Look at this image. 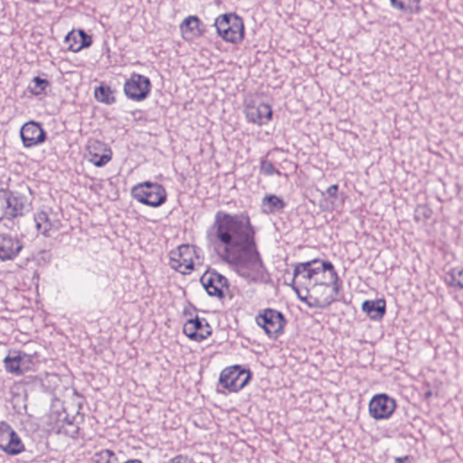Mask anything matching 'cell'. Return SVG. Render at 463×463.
Wrapping results in <instances>:
<instances>
[{
  "label": "cell",
  "instance_id": "obj_31",
  "mask_svg": "<svg viewBox=\"0 0 463 463\" xmlns=\"http://www.w3.org/2000/svg\"><path fill=\"white\" fill-rule=\"evenodd\" d=\"M415 219L417 220H427L428 218H430V216L432 215V210L430 208L427 207V205H424V207H422V205H420V207H418L417 208V210H415Z\"/></svg>",
  "mask_w": 463,
  "mask_h": 463
},
{
  "label": "cell",
  "instance_id": "obj_28",
  "mask_svg": "<svg viewBox=\"0 0 463 463\" xmlns=\"http://www.w3.org/2000/svg\"><path fill=\"white\" fill-rule=\"evenodd\" d=\"M36 225L39 232L43 235L49 236L54 228L52 219L47 213L40 211L35 215Z\"/></svg>",
  "mask_w": 463,
  "mask_h": 463
},
{
  "label": "cell",
  "instance_id": "obj_6",
  "mask_svg": "<svg viewBox=\"0 0 463 463\" xmlns=\"http://www.w3.org/2000/svg\"><path fill=\"white\" fill-rule=\"evenodd\" d=\"M131 194L135 200L150 208L162 207L168 200L167 190L156 182L145 181L135 185Z\"/></svg>",
  "mask_w": 463,
  "mask_h": 463
},
{
  "label": "cell",
  "instance_id": "obj_2",
  "mask_svg": "<svg viewBox=\"0 0 463 463\" xmlns=\"http://www.w3.org/2000/svg\"><path fill=\"white\" fill-rule=\"evenodd\" d=\"M292 288L312 307H327L342 296V283L335 267L327 260L314 259L294 268Z\"/></svg>",
  "mask_w": 463,
  "mask_h": 463
},
{
  "label": "cell",
  "instance_id": "obj_8",
  "mask_svg": "<svg viewBox=\"0 0 463 463\" xmlns=\"http://www.w3.org/2000/svg\"><path fill=\"white\" fill-rule=\"evenodd\" d=\"M257 325L265 331L272 340L279 339L285 333L287 319L279 310L267 307L262 310L255 317Z\"/></svg>",
  "mask_w": 463,
  "mask_h": 463
},
{
  "label": "cell",
  "instance_id": "obj_19",
  "mask_svg": "<svg viewBox=\"0 0 463 463\" xmlns=\"http://www.w3.org/2000/svg\"><path fill=\"white\" fill-rule=\"evenodd\" d=\"M93 36L83 29H73L67 34L64 44L70 52L77 54L93 46Z\"/></svg>",
  "mask_w": 463,
  "mask_h": 463
},
{
  "label": "cell",
  "instance_id": "obj_10",
  "mask_svg": "<svg viewBox=\"0 0 463 463\" xmlns=\"http://www.w3.org/2000/svg\"><path fill=\"white\" fill-rule=\"evenodd\" d=\"M200 283L208 295L214 298L225 300L231 293V285L228 278L215 269L208 268L202 275Z\"/></svg>",
  "mask_w": 463,
  "mask_h": 463
},
{
  "label": "cell",
  "instance_id": "obj_9",
  "mask_svg": "<svg viewBox=\"0 0 463 463\" xmlns=\"http://www.w3.org/2000/svg\"><path fill=\"white\" fill-rule=\"evenodd\" d=\"M39 363L37 355H29L21 350H10L4 360L6 370L15 376H23L35 370Z\"/></svg>",
  "mask_w": 463,
  "mask_h": 463
},
{
  "label": "cell",
  "instance_id": "obj_24",
  "mask_svg": "<svg viewBox=\"0 0 463 463\" xmlns=\"http://www.w3.org/2000/svg\"><path fill=\"white\" fill-rule=\"evenodd\" d=\"M94 98L98 103L113 106L117 101L116 91L106 83H101L94 90Z\"/></svg>",
  "mask_w": 463,
  "mask_h": 463
},
{
  "label": "cell",
  "instance_id": "obj_34",
  "mask_svg": "<svg viewBox=\"0 0 463 463\" xmlns=\"http://www.w3.org/2000/svg\"><path fill=\"white\" fill-rule=\"evenodd\" d=\"M125 463H143V462L138 461V459H131V461H128Z\"/></svg>",
  "mask_w": 463,
  "mask_h": 463
},
{
  "label": "cell",
  "instance_id": "obj_27",
  "mask_svg": "<svg viewBox=\"0 0 463 463\" xmlns=\"http://www.w3.org/2000/svg\"><path fill=\"white\" fill-rule=\"evenodd\" d=\"M446 283L452 288L463 290V267L457 266L447 273Z\"/></svg>",
  "mask_w": 463,
  "mask_h": 463
},
{
  "label": "cell",
  "instance_id": "obj_32",
  "mask_svg": "<svg viewBox=\"0 0 463 463\" xmlns=\"http://www.w3.org/2000/svg\"><path fill=\"white\" fill-rule=\"evenodd\" d=\"M167 463H195L191 458L185 455H178L175 458H172Z\"/></svg>",
  "mask_w": 463,
  "mask_h": 463
},
{
  "label": "cell",
  "instance_id": "obj_18",
  "mask_svg": "<svg viewBox=\"0 0 463 463\" xmlns=\"http://www.w3.org/2000/svg\"><path fill=\"white\" fill-rule=\"evenodd\" d=\"M179 29H180L182 39L188 42L194 41V40L204 36L207 32V26H205V23L199 16L195 15L187 16L181 22Z\"/></svg>",
  "mask_w": 463,
  "mask_h": 463
},
{
  "label": "cell",
  "instance_id": "obj_12",
  "mask_svg": "<svg viewBox=\"0 0 463 463\" xmlns=\"http://www.w3.org/2000/svg\"><path fill=\"white\" fill-rule=\"evenodd\" d=\"M123 91L128 100L143 103L151 96L152 83L148 77L140 73H133L124 83Z\"/></svg>",
  "mask_w": 463,
  "mask_h": 463
},
{
  "label": "cell",
  "instance_id": "obj_22",
  "mask_svg": "<svg viewBox=\"0 0 463 463\" xmlns=\"http://www.w3.org/2000/svg\"><path fill=\"white\" fill-rule=\"evenodd\" d=\"M362 310L370 320L380 321L387 313V300L384 298L366 300L362 304Z\"/></svg>",
  "mask_w": 463,
  "mask_h": 463
},
{
  "label": "cell",
  "instance_id": "obj_30",
  "mask_svg": "<svg viewBox=\"0 0 463 463\" xmlns=\"http://www.w3.org/2000/svg\"><path fill=\"white\" fill-rule=\"evenodd\" d=\"M260 171H261L263 175H267V177H269V175H280L278 168L273 165L272 161L267 160V158H263L262 161Z\"/></svg>",
  "mask_w": 463,
  "mask_h": 463
},
{
  "label": "cell",
  "instance_id": "obj_20",
  "mask_svg": "<svg viewBox=\"0 0 463 463\" xmlns=\"http://www.w3.org/2000/svg\"><path fill=\"white\" fill-rule=\"evenodd\" d=\"M342 197V192L340 191V185H331L321 195L320 201V210L325 213L336 210L340 205L343 204Z\"/></svg>",
  "mask_w": 463,
  "mask_h": 463
},
{
  "label": "cell",
  "instance_id": "obj_26",
  "mask_svg": "<svg viewBox=\"0 0 463 463\" xmlns=\"http://www.w3.org/2000/svg\"><path fill=\"white\" fill-rule=\"evenodd\" d=\"M390 4L394 9L407 13H417L422 9V3L419 0H393Z\"/></svg>",
  "mask_w": 463,
  "mask_h": 463
},
{
  "label": "cell",
  "instance_id": "obj_29",
  "mask_svg": "<svg viewBox=\"0 0 463 463\" xmlns=\"http://www.w3.org/2000/svg\"><path fill=\"white\" fill-rule=\"evenodd\" d=\"M92 463H120L117 455L111 449H103L93 456Z\"/></svg>",
  "mask_w": 463,
  "mask_h": 463
},
{
  "label": "cell",
  "instance_id": "obj_1",
  "mask_svg": "<svg viewBox=\"0 0 463 463\" xmlns=\"http://www.w3.org/2000/svg\"><path fill=\"white\" fill-rule=\"evenodd\" d=\"M208 242L215 262L248 282L271 285L272 277L257 248L255 228L248 214L216 213Z\"/></svg>",
  "mask_w": 463,
  "mask_h": 463
},
{
  "label": "cell",
  "instance_id": "obj_25",
  "mask_svg": "<svg viewBox=\"0 0 463 463\" xmlns=\"http://www.w3.org/2000/svg\"><path fill=\"white\" fill-rule=\"evenodd\" d=\"M51 87V82L46 76H37L34 77L31 83L26 88V93L30 96L40 97L44 96L49 92Z\"/></svg>",
  "mask_w": 463,
  "mask_h": 463
},
{
  "label": "cell",
  "instance_id": "obj_11",
  "mask_svg": "<svg viewBox=\"0 0 463 463\" xmlns=\"http://www.w3.org/2000/svg\"><path fill=\"white\" fill-rule=\"evenodd\" d=\"M29 202L25 195L20 193L3 189L2 219L13 220L28 212Z\"/></svg>",
  "mask_w": 463,
  "mask_h": 463
},
{
  "label": "cell",
  "instance_id": "obj_4",
  "mask_svg": "<svg viewBox=\"0 0 463 463\" xmlns=\"http://www.w3.org/2000/svg\"><path fill=\"white\" fill-rule=\"evenodd\" d=\"M204 263V252L198 245H179L170 253V265L174 271L180 275H192L198 271Z\"/></svg>",
  "mask_w": 463,
  "mask_h": 463
},
{
  "label": "cell",
  "instance_id": "obj_21",
  "mask_svg": "<svg viewBox=\"0 0 463 463\" xmlns=\"http://www.w3.org/2000/svg\"><path fill=\"white\" fill-rule=\"evenodd\" d=\"M1 260L2 262L11 261L21 253L24 245L19 239L12 236L1 235Z\"/></svg>",
  "mask_w": 463,
  "mask_h": 463
},
{
  "label": "cell",
  "instance_id": "obj_23",
  "mask_svg": "<svg viewBox=\"0 0 463 463\" xmlns=\"http://www.w3.org/2000/svg\"><path fill=\"white\" fill-rule=\"evenodd\" d=\"M286 208V202L275 194H266L262 199V212L266 215L277 214Z\"/></svg>",
  "mask_w": 463,
  "mask_h": 463
},
{
  "label": "cell",
  "instance_id": "obj_3",
  "mask_svg": "<svg viewBox=\"0 0 463 463\" xmlns=\"http://www.w3.org/2000/svg\"><path fill=\"white\" fill-rule=\"evenodd\" d=\"M243 113L249 124L263 127L272 123L275 109L271 96L263 93H250L243 103Z\"/></svg>",
  "mask_w": 463,
  "mask_h": 463
},
{
  "label": "cell",
  "instance_id": "obj_33",
  "mask_svg": "<svg viewBox=\"0 0 463 463\" xmlns=\"http://www.w3.org/2000/svg\"><path fill=\"white\" fill-rule=\"evenodd\" d=\"M395 463H413V458L411 456H404V457L395 459Z\"/></svg>",
  "mask_w": 463,
  "mask_h": 463
},
{
  "label": "cell",
  "instance_id": "obj_16",
  "mask_svg": "<svg viewBox=\"0 0 463 463\" xmlns=\"http://www.w3.org/2000/svg\"><path fill=\"white\" fill-rule=\"evenodd\" d=\"M0 447L6 454L11 456L21 454L26 451V446L21 438L4 421L1 422L0 427Z\"/></svg>",
  "mask_w": 463,
  "mask_h": 463
},
{
  "label": "cell",
  "instance_id": "obj_15",
  "mask_svg": "<svg viewBox=\"0 0 463 463\" xmlns=\"http://www.w3.org/2000/svg\"><path fill=\"white\" fill-rule=\"evenodd\" d=\"M19 136L24 148H32L46 143L47 134L41 123L30 121L20 128Z\"/></svg>",
  "mask_w": 463,
  "mask_h": 463
},
{
  "label": "cell",
  "instance_id": "obj_7",
  "mask_svg": "<svg viewBox=\"0 0 463 463\" xmlns=\"http://www.w3.org/2000/svg\"><path fill=\"white\" fill-rule=\"evenodd\" d=\"M253 380V372L243 365L225 367L219 377V385L230 393H238L248 387Z\"/></svg>",
  "mask_w": 463,
  "mask_h": 463
},
{
  "label": "cell",
  "instance_id": "obj_14",
  "mask_svg": "<svg viewBox=\"0 0 463 463\" xmlns=\"http://www.w3.org/2000/svg\"><path fill=\"white\" fill-rule=\"evenodd\" d=\"M397 409V401L387 394L374 395L368 405L371 417L377 421L387 420L391 418Z\"/></svg>",
  "mask_w": 463,
  "mask_h": 463
},
{
  "label": "cell",
  "instance_id": "obj_13",
  "mask_svg": "<svg viewBox=\"0 0 463 463\" xmlns=\"http://www.w3.org/2000/svg\"><path fill=\"white\" fill-rule=\"evenodd\" d=\"M84 158L94 167L103 168L113 160V148L104 141L93 138L86 144Z\"/></svg>",
  "mask_w": 463,
  "mask_h": 463
},
{
  "label": "cell",
  "instance_id": "obj_17",
  "mask_svg": "<svg viewBox=\"0 0 463 463\" xmlns=\"http://www.w3.org/2000/svg\"><path fill=\"white\" fill-rule=\"evenodd\" d=\"M183 332L189 340L201 343L213 335V329L207 320L197 316L185 324Z\"/></svg>",
  "mask_w": 463,
  "mask_h": 463
},
{
  "label": "cell",
  "instance_id": "obj_5",
  "mask_svg": "<svg viewBox=\"0 0 463 463\" xmlns=\"http://www.w3.org/2000/svg\"><path fill=\"white\" fill-rule=\"evenodd\" d=\"M214 26L219 37L225 43L239 46L245 41V23L238 13H223L215 19Z\"/></svg>",
  "mask_w": 463,
  "mask_h": 463
}]
</instances>
